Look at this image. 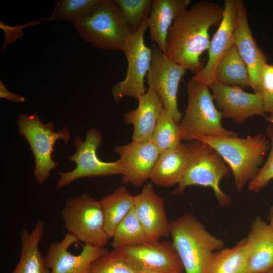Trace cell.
I'll return each instance as SVG.
<instances>
[{"label":"cell","mask_w":273,"mask_h":273,"mask_svg":"<svg viewBox=\"0 0 273 273\" xmlns=\"http://www.w3.org/2000/svg\"><path fill=\"white\" fill-rule=\"evenodd\" d=\"M223 13V7L207 1L197 2L183 11L168 31L165 56L197 74L202 68L200 56L209 47V30L219 25Z\"/></svg>","instance_id":"6da1fadb"},{"label":"cell","mask_w":273,"mask_h":273,"mask_svg":"<svg viewBox=\"0 0 273 273\" xmlns=\"http://www.w3.org/2000/svg\"><path fill=\"white\" fill-rule=\"evenodd\" d=\"M170 223L172 243L185 273H206L214 252L222 249L224 242L190 213H186Z\"/></svg>","instance_id":"7a4b0ae2"},{"label":"cell","mask_w":273,"mask_h":273,"mask_svg":"<svg viewBox=\"0 0 273 273\" xmlns=\"http://www.w3.org/2000/svg\"><path fill=\"white\" fill-rule=\"evenodd\" d=\"M196 140L209 145L220 155L232 170L238 192H241L246 184L256 176L270 146L263 134L245 138L202 137Z\"/></svg>","instance_id":"3957f363"},{"label":"cell","mask_w":273,"mask_h":273,"mask_svg":"<svg viewBox=\"0 0 273 273\" xmlns=\"http://www.w3.org/2000/svg\"><path fill=\"white\" fill-rule=\"evenodd\" d=\"M73 26L85 42L101 49L123 52L132 35L119 8L112 0H99Z\"/></svg>","instance_id":"277c9868"},{"label":"cell","mask_w":273,"mask_h":273,"mask_svg":"<svg viewBox=\"0 0 273 273\" xmlns=\"http://www.w3.org/2000/svg\"><path fill=\"white\" fill-rule=\"evenodd\" d=\"M209 88L192 78L189 80L187 84V105L179 124L183 140L238 136L237 133L222 126V113L216 109Z\"/></svg>","instance_id":"5b68a950"},{"label":"cell","mask_w":273,"mask_h":273,"mask_svg":"<svg viewBox=\"0 0 273 273\" xmlns=\"http://www.w3.org/2000/svg\"><path fill=\"white\" fill-rule=\"evenodd\" d=\"M188 159L184 176L172 191L181 195L188 186L211 188L221 207L229 206L230 197L220 187L221 180L229 172V167L220 155L209 145L197 140L187 144Z\"/></svg>","instance_id":"8992f818"},{"label":"cell","mask_w":273,"mask_h":273,"mask_svg":"<svg viewBox=\"0 0 273 273\" xmlns=\"http://www.w3.org/2000/svg\"><path fill=\"white\" fill-rule=\"evenodd\" d=\"M17 123L18 135L27 141L34 158L33 176L37 182L42 184L58 165L52 156L56 142L62 139L64 145L67 144L70 132L65 126L55 132L54 124L42 123L37 112L31 115L20 114Z\"/></svg>","instance_id":"52a82bcc"},{"label":"cell","mask_w":273,"mask_h":273,"mask_svg":"<svg viewBox=\"0 0 273 273\" xmlns=\"http://www.w3.org/2000/svg\"><path fill=\"white\" fill-rule=\"evenodd\" d=\"M61 216L67 233L84 244L104 247L110 239L105 231L100 201L87 193L68 198Z\"/></svg>","instance_id":"ba28073f"},{"label":"cell","mask_w":273,"mask_h":273,"mask_svg":"<svg viewBox=\"0 0 273 273\" xmlns=\"http://www.w3.org/2000/svg\"><path fill=\"white\" fill-rule=\"evenodd\" d=\"M102 143V135L95 128L88 129L84 140L79 136H75L73 140L75 151L68 159L76 166L70 171L57 172L60 178L56 189H60L81 178L122 174V168L119 159L104 162L98 158L97 149Z\"/></svg>","instance_id":"9c48e42d"},{"label":"cell","mask_w":273,"mask_h":273,"mask_svg":"<svg viewBox=\"0 0 273 273\" xmlns=\"http://www.w3.org/2000/svg\"><path fill=\"white\" fill-rule=\"evenodd\" d=\"M151 49V64L146 77L149 88L160 97L164 108L179 124L183 113L178 108L177 93L179 82L187 69L168 59L156 44L153 43Z\"/></svg>","instance_id":"30bf717a"},{"label":"cell","mask_w":273,"mask_h":273,"mask_svg":"<svg viewBox=\"0 0 273 273\" xmlns=\"http://www.w3.org/2000/svg\"><path fill=\"white\" fill-rule=\"evenodd\" d=\"M148 16L143 21L139 30L132 34L124 50L128 67L125 79L115 84L111 93L116 101L126 97L137 100L146 91L144 79L150 68L151 49L144 41V34L148 28Z\"/></svg>","instance_id":"8fae6325"},{"label":"cell","mask_w":273,"mask_h":273,"mask_svg":"<svg viewBox=\"0 0 273 273\" xmlns=\"http://www.w3.org/2000/svg\"><path fill=\"white\" fill-rule=\"evenodd\" d=\"M117 250L141 273H180L184 268L172 242L148 241Z\"/></svg>","instance_id":"7c38bea8"},{"label":"cell","mask_w":273,"mask_h":273,"mask_svg":"<svg viewBox=\"0 0 273 273\" xmlns=\"http://www.w3.org/2000/svg\"><path fill=\"white\" fill-rule=\"evenodd\" d=\"M78 241L67 233L60 241L49 246L44 257L51 273H89L92 263L109 251L105 247L84 244L79 254H73L69 248Z\"/></svg>","instance_id":"4fadbf2b"},{"label":"cell","mask_w":273,"mask_h":273,"mask_svg":"<svg viewBox=\"0 0 273 273\" xmlns=\"http://www.w3.org/2000/svg\"><path fill=\"white\" fill-rule=\"evenodd\" d=\"M241 0H225L222 20L210 41L206 64L192 78L208 87L215 81L217 65L226 51L233 45V34L238 22Z\"/></svg>","instance_id":"5bb4252c"},{"label":"cell","mask_w":273,"mask_h":273,"mask_svg":"<svg viewBox=\"0 0 273 273\" xmlns=\"http://www.w3.org/2000/svg\"><path fill=\"white\" fill-rule=\"evenodd\" d=\"M210 88L223 117L240 124L254 116H266L261 93L246 92L240 87L224 85L216 81Z\"/></svg>","instance_id":"9a60e30c"},{"label":"cell","mask_w":273,"mask_h":273,"mask_svg":"<svg viewBox=\"0 0 273 273\" xmlns=\"http://www.w3.org/2000/svg\"><path fill=\"white\" fill-rule=\"evenodd\" d=\"M115 153L122 168V181L140 187L150 179L153 168L159 155L157 147L152 140L133 141L117 146Z\"/></svg>","instance_id":"2e32d148"},{"label":"cell","mask_w":273,"mask_h":273,"mask_svg":"<svg viewBox=\"0 0 273 273\" xmlns=\"http://www.w3.org/2000/svg\"><path fill=\"white\" fill-rule=\"evenodd\" d=\"M133 210L149 241L170 235L164 199L155 193L152 184L144 185L134 196Z\"/></svg>","instance_id":"e0dca14e"},{"label":"cell","mask_w":273,"mask_h":273,"mask_svg":"<svg viewBox=\"0 0 273 273\" xmlns=\"http://www.w3.org/2000/svg\"><path fill=\"white\" fill-rule=\"evenodd\" d=\"M233 44L248 68L250 87L254 92L259 93L260 72L267 63V59L253 37L243 1L240 6L238 20L233 34Z\"/></svg>","instance_id":"ac0fdd59"},{"label":"cell","mask_w":273,"mask_h":273,"mask_svg":"<svg viewBox=\"0 0 273 273\" xmlns=\"http://www.w3.org/2000/svg\"><path fill=\"white\" fill-rule=\"evenodd\" d=\"M245 239L249 273H265L273 268V231L269 223L256 217Z\"/></svg>","instance_id":"d6986e66"},{"label":"cell","mask_w":273,"mask_h":273,"mask_svg":"<svg viewBox=\"0 0 273 273\" xmlns=\"http://www.w3.org/2000/svg\"><path fill=\"white\" fill-rule=\"evenodd\" d=\"M138 100V107L126 113L125 121L133 126L132 141H150L164 109L163 103L160 97L150 88Z\"/></svg>","instance_id":"ffe728a7"},{"label":"cell","mask_w":273,"mask_h":273,"mask_svg":"<svg viewBox=\"0 0 273 273\" xmlns=\"http://www.w3.org/2000/svg\"><path fill=\"white\" fill-rule=\"evenodd\" d=\"M190 0H153L147 18L151 41L163 52L170 28L176 17L188 8Z\"/></svg>","instance_id":"44dd1931"},{"label":"cell","mask_w":273,"mask_h":273,"mask_svg":"<svg viewBox=\"0 0 273 273\" xmlns=\"http://www.w3.org/2000/svg\"><path fill=\"white\" fill-rule=\"evenodd\" d=\"M45 226L44 221L38 220L31 231L21 230L20 257L11 273H51L39 248Z\"/></svg>","instance_id":"7402d4cb"},{"label":"cell","mask_w":273,"mask_h":273,"mask_svg":"<svg viewBox=\"0 0 273 273\" xmlns=\"http://www.w3.org/2000/svg\"><path fill=\"white\" fill-rule=\"evenodd\" d=\"M188 159L187 144L161 153L152 170L150 179L155 185L169 187L178 184L186 171Z\"/></svg>","instance_id":"603a6c76"},{"label":"cell","mask_w":273,"mask_h":273,"mask_svg":"<svg viewBox=\"0 0 273 273\" xmlns=\"http://www.w3.org/2000/svg\"><path fill=\"white\" fill-rule=\"evenodd\" d=\"M100 201L104 217L105 231L111 239L117 226L133 209L134 196L125 187L120 186L104 196Z\"/></svg>","instance_id":"cb8c5ba5"},{"label":"cell","mask_w":273,"mask_h":273,"mask_svg":"<svg viewBox=\"0 0 273 273\" xmlns=\"http://www.w3.org/2000/svg\"><path fill=\"white\" fill-rule=\"evenodd\" d=\"M215 81L227 86L250 87L248 68L234 44L219 60L215 70Z\"/></svg>","instance_id":"d4e9b609"},{"label":"cell","mask_w":273,"mask_h":273,"mask_svg":"<svg viewBox=\"0 0 273 273\" xmlns=\"http://www.w3.org/2000/svg\"><path fill=\"white\" fill-rule=\"evenodd\" d=\"M206 273H249L246 239L232 248L215 252Z\"/></svg>","instance_id":"484cf974"},{"label":"cell","mask_w":273,"mask_h":273,"mask_svg":"<svg viewBox=\"0 0 273 273\" xmlns=\"http://www.w3.org/2000/svg\"><path fill=\"white\" fill-rule=\"evenodd\" d=\"M111 239L113 249L133 246L149 241L133 208L117 226Z\"/></svg>","instance_id":"4316f807"},{"label":"cell","mask_w":273,"mask_h":273,"mask_svg":"<svg viewBox=\"0 0 273 273\" xmlns=\"http://www.w3.org/2000/svg\"><path fill=\"white\" fill-rule=\"evenodd\" d=\"M151 140L158 148L160 153L175 148L181 144L183 139L179 124L164 108Z\"/></svg>","instance_id":"83f0119b"},{"label":"cell","mask_w":273,"mask_h":273,"mask_svg":"<svg viewBox=\"0 0 273 273\" xmlns=\"http://www.w3.org/2000/svg\"><path fill=\"white\" fill-rule=\"evenodd\" d=\"M99 0H59L48 21H67L73 24L86 16Z\"/></svg>","instance_id":"f1b7e54d"},{"label":"cell","mask_w":273,"mask_h":273,"mask_svg":"<svg viewBox=\"0 0 273 273\" xmlns=\"http://www.w3.org/2000/svg\"><path fill=\"white\" fill-rule=\"evenodd\" d=\"M132 34L141 27L151 8L152 0H115Z\"/></svg>","instance_id":"f546056e"},{"label":"cell","mask_w":273,"mask_h":273,"mask_svg":"<svg viewBox=\"0 0 273 273\" xmlns=\"http://www.w3.org/2000/svg\"><path fill=\"white\" fill-rule=\"evenodd\" d=\"M89 273H141L117 250L108 251L91 265Z\"/></svg>","instance_id":"4dcf8cb0"},{"label":"cell","mask_w":273,"mask_h":273,"mask_svg":"<svg viewBox=\"0 0 273 273\" xmlns=\"http://www.w3.org/2000/svg\"><path fill=\"white\" fill-rule=\"evenodd\" d=\"M266 132L270 140V151L263 167L248 183L249 190L253 193L259 192L273 179V124L267 126Z\"/></svg>","instance_id":"1f68e13d"},{"label":"cell","mask_w":273,"mask_h":273,"mask_svg":"<svg viewBox=\"0 0 273 273\" xmlns=\"http://www.w3.org/2000/svg\"><path fill=\"white\" fill-rule=\"evenodd\" d=\"M44 20H48V19L44 18L39 20H33L26 24L16 26L7 25L1 21L0 28L4 32V41L3 45V50L10 44L16 42L18 38L21 40H23V36L24 35V32L22 30L23 29L30 26L38 25Z\"/></svg>","instance_id":"d6a6232c"},{"label":"cell","mask_w":273,"mask_h":273,"mask_svg":"<svg viewBox=\"0 0 273 273\" xmlns=\"http://www.w3.org/2000/svg\"><path fill=\"white\" fill-rule=\"evenodd\" d=\"M259 93H273V65L265 64L262 67L259 78Z\"/></svg>","instance_id":"836d02e7"},{"label":"cell","mask_w":273,"mask_h":273,"mask_svg":"<svg viewBox=\"0 0 273 273\" xmlns=\"http://www.w3.org/2000/svg\"><path fill=\"white\" fill-rule=\"evenodd\" d=\"M0 98L17 103H23L26 101L25 97L8 90L2 81H0Z\"/></svg>","instance_id":"e575fe53"},{"label":"cell","mask_w":273,"mask_h":273,"mask_svg":"<svg viewBox=\"0 0 273 273\" xmlns=\"http://www.w3.org/2000/svg\"><path fill=\"white\" fill-rule=\"evenodd\" d=\"M265 113L273 114V93L262 94Z\"/></svg>","instance_id":"d590c367"},{"label":"cell","mask_w":273,"mask_h":273,"mask_svg":"<svg viewBox=\"0 0 273 273\" xmlns=\"http://www.w3.org/2000/svg\"><path fill=\"white\" fill-rule=\"evenodd\" d=\"M268 219L269 221L268 223L273 231V213H270Z\"/></svg>","instance_id":"8d00e7d4"},{"label":"cell","mask_w":273,"mask_h":273,"mask_svg":"<svg viewBox=\"0 0 273 273\" xmlns=\"http://www.w3.org/2000/svg\"><path fill=\"white\" fill-rule=\"evenodd\" d=\"M265 117L267 122L273 124V114H269V115L266 116Z\"/></svg>","instance_id":"74e56055"},{"label":"cell","mask_w":273,"mask_h":273,"mask_svg":"<svg viewBox=\"0 0 273 273\" xmlns=\"http://www.w3.org/2000/svg\"><path fill=\"white\" fill-rule=\"evenodd\" d=\"M270 213H273V203L270 209Z\"/></svg>","instance_id":"f35d334b"},{"label":"cell","mask_w":273,"mask_h":273,"mask_svg":"<svg viewBox=\"0 0 273 273\" xmlns=\"http://www.w3.org/2000/svg\"><path fill=\"white\" fill-rule=\"evenodd\" d=\"M265 273H273V268L270 269L269 270H268Z\"/></svg>","instance_id":"ab89813d"},{"label":"cell","mask_w":273,"mask_h":273,"mask_svg":"<svg viewBox=\"0 0 273 273\" xmlns=\"http://www.w3.org/2000/svg\"><path fill=\"white\" fill-rule=\"evenodd\" d=\"M180 273H184V272H180Z\"/></svg>","instance_id":"60d3db41"}]
</instances>
